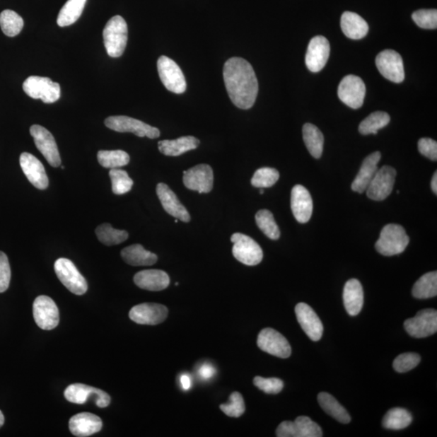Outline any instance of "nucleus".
Masks as SVG:
<instances>
[{
    "label": "nucleus",
    "instance_id": "1",
    "mask_svg": "<svg viewBox=\"0 0 437 437\" xmlns=\"http://www.w3.org/2000/svg\"><path fill=\"white\" fill-rule=\"evenodd\" d=\"M223 80L228 96L237 107L248 110L255 105L259 83L249 62L238 57L229 59L223 66Z\"/></svg>",
    "mask_w": 437,
    "mask_h": 437
},
{
    "label": "nucleus",
    "instance_id": "2",
    "mask_svg": "<svg viewBox=\"0 0 437 437\" xmlns=\"http://www.w3.org/2000/svg\"><path fill=\"white\" fill-rule=\"evenodd\" d=\"M106 52L113 58L124 53L128 39L127 22L121 16H115L105 25L103 30Z\"/></svg>",
    "mask_w": 437,
    "mask_h": 437
},
{
    "label": "nucleus",
    "instance_id": "3",
    "mask_svg": "<svg viewBox=\"0 0 437 437\" xmlns=\"http://www.w3.org/2000/svg\"><path fill=\"white\" fill-rule=\"evenodd\" d=\"M409 242L410 239L403 227L390 223L383 228L375 248L380 255L394 256L402 254L407 247Z\"/></svg>",
    "mask_w": 437,
    "mask_h": 437
},
{
    "label": "nucleus",
    "instance_id": "4",
    "mask_svg": "<svg viewBox=\"0 0 437 437\" xmlns=\"http://www.w3.org/2000/svg\"><path fill=\"white\" fill-rule=\"evenodd\" d=\"M23 91L33 99H41L44 103L57 102L61 96L59 83L53 82L48 77L30 76L23 83Z\"/></svg>",
    "mask_w": 437,
    "mask_h": 437
},
{
    "label": "nucleus",
    "instance_id": "5",
    "mask_svg": "<svg viewBox=\"0 0 437 437\" xmlns=\"http://www.w3.org/2000/svg\"><path fill=\"white\" fill-rule=\"evenodd\" d=\"M54 271L61 283L71 293L77 296L86 293L88 290L86 279L71 260L61 257L54 263Z\"/></svg>",
    "mask_w": 437,
    "mask_h": 437
},
{
    "label": "nucleus",
    "instance_id": "6",
    "mask_svg": "<svg viewBox=\"0 0 437 437\" xmlns=\"http://www.w3.org/2000/svg\"><path fill=\"white\" fill-rule=\"evenodd\" d=\"M231 242L234 244L233 255L240 262L246 266H256L262 262V250L253 238L238 233L233 235Z\"/></svg>",
    "mask_w": 437,
    "mask_h": 437
},
{
    "label": "nucleus",
    "instance_id": "7",
    "mask_svg": "<svg viewBox=\"0 0 437 437\" xmlns=\"http://www.w3.org/2000/svg\"><path fill=\"white\" fill-rule=\"evenodd\" d=\"M105 125L115 132H131L139 137L156 139L161 134L158 128L127 116L109 117L105 120Z\"/></svg>",
    "mask_w": 437,
    "mask_h": 437
},
{
    "label": "nucleus",
    "instance_id": "8",
    "mask_svg": "<svg viewBox=\"0 0 437 437\" xmlns=\"http://www.w3.org/2000/svg\"><path fill=\"white\" fill-rule=\"evenodd\" d=\"M160 79L168 91L177 94L183 93L187 89V81L182 71L175 61L161 56L158 61Z\"/></svg>",
    "mask_w": 437,
    "mask_h": 437
},
{
    "label": "nucleus",
    "instance_id": "9",
    "mask_svg": "<svg viewBox=\"0 0 437 437\" xmlns=\"http://www.w3.org/2000/svg\"><path fill=\"white\" fill-rule=\"evenodd\" d=\"M65 399L76 404H83L93 397L95 403L100 408L107 407L110 404V397L105 391L85 384H71L64 391Z\"/></svg>",
    "mask_w": 437,
    "mask_h": 437
},
{
    "label": "nucleus",
    "instance_id": "10",
    "mask_svg": "<svg viewBox=\"0 0 437 437\" xmlns=\"http://www.w3.org/2000/svg\"><path fill=\"white\" fill-rule=\"evenodd\" d=\"M366 85L361 77L349 75L339 83L338 96L345 105L351 109L361 108L366 97Z\"/></svg>",
    "mask_w": 437,
    "mask_h": 437
},
{
    "label": "nucleus",
    "instance_id": "11",
    "mask_svg": "<svg viewBox=\"0 0 437 437\" xmlns=\"http://www.w3.org/2000/svg\"><path fill=\"white\" fill-rule=\"evenodd\" d=\"M33 317L37 326L45 330L58 327L59 311L55 302L47 296H39L33 302Z\"/></svg>",
    "mask_w": 437,
    "mask_h": 437
},
{
    "label": "nucleus",
    "instance_id": "12",
    "mask_svg": "<svg viewBox=\"0 0 437 437\" xmlns=\"http://www.w3.org/2000/svg\"><path fill=\"white\" fill-rule=\"evenodd\" d=\"M396 170L393 167L385 165L378 169L366 190L367 196L374 201H383L393 192Z\"/></svg>",
    "mask_w": 437,
    "mask_h": 437
},
{
    "label": "nucleus",
    "instance_id": "13",
    "mask_svg": "<svg viewBox=\"0 0 437 437\" xmlns=\"http://www.w3.org/2000/svg\"><path fill=\"white\" fill-rule=\"evenodd\" d=\"M406 332L414 338L429 337L437 332V312L428 309L420 310L414 317L404 322Z\"/></svg>",
    "mask_w": 437,
    "mask_h": 437
},
{
    "label": "nucleus",
    "instance_id": "14",
    "mask_svg": "<svg viewBox=\"0 0 437 437\" xmlns=\"http://www.w3.org/2000/svg\"><path fill=\"white\" fill-rule=\"evenodd\" d=\"M378 69L385 79L402 83L405 79L404 66L401 55L393 49H385L376 58Z\"/></svg>",
    "mask_w": 437,
    "mask_h": 437
},
{
    "label": "nucleus",
    "instance_id": "15",
    "mask_svg": "<svg viewBox=\"0 0 437 437\" xmlns=\"http://www.w3.org/2000/svg\"><path fill=\"white\" fill-rule=\"evenodd\" d=\"M257 346L268 354L279 358H289L291 346L284 335L272 328L263 329L257 340Z\"/></svg>",
    "mask_w": 437,
    "mask_h": 437
},
{
    "label": "nucleus",
    "instance_id": "16",
    "mask_svg": "<svg viewBox=\"0 0 437 437\" xmlns=\"http://www.w3.org/2000/svg\"><path fill=\"white\" fill-rule=\"evenodd\" d=\"M30 134L35 139L37 148L40 151L48 163L52 167H59L61 165V158L52 134L47 129L39 125L32 126Z\"/></svg>",
    "mask_w": 437,
    "mask_h": 437
},
{
    "label": "nucleus",
    "instance_id": "17",
    "mask_svg": "<svg viewBox=\"0 0 437 437\" xmlns=\"http://www.w3.org/2000/svg\"><path fill=\"white\" fill-rule=\"evenodd\" d=\"M213 170L209 165H198L187 171H183L185 187L199 194L211 192L213 188Z\"/></svg>",
    "mask_w": 437,
    "mask_h": 437
},
{
    "label": "nucleus",
    "instance_id": "18",
    "mask_svg": "<svg viewBox=\"0 0 437 437\" xmlns=\"http://www.w3.org/2000/svg\"><path fill=\"white\" fill-rule=\"evenodd\" d=\"M129 317L134 322L156 326L165 320L168 309L161 304L144 303L134 306L129 313Z\"/></svg>",
    "mask_w": 437,
    "mask_h": 437
},
{
    "label": "nucleus",
    "instance_id": "19",
    "mask_svg": "<svg viewBox=\"0 0 437 437\" xmlns=\"http://www.w3.org/2000/svg\"><path fill=\"white\" fill-rule=\"evenodd\" d=\"M330 52V43L323 36L311 39L305 55V64L312 72L320 71L326 66Z\"/></svg>",
    "mask_w": 437,
    "mask_h": 437
},
{
    "label": "nucleus",
    "instance_id": "20",
    "mask_svg": "<svg viewBox=\"0 0 437 437\" xmlns=\"http://www.w3.org/2000/svg\"><path fill=\"white\" fill-rule=\"evenodd\" d=\"M296 319L302 330L312 341H319L322 337L323 325L312 308L305 303H299L295 308Z\"/></svg>",
    "mask_w": 437,
    "mask_h": 437
},
{
    "label": "nucleus",
    "instance_id": "21",
    "mask_svg": "<svg viewBox=\"0 0 437 437\" xmlns=\"http://www.w3.org/2000/svg\"><path fill=\"white\" fill-rule=\"evenodd\" d=\"M20 165L25 175L33 187L39 190L48 187L49 179L42 162L35 156L23 153L20 156Z\"/></svg>",
    "mask_w": 437,
    "mask_h": 437
},
{
    "label": "nucleus",
    "instance_id": "22",
    "mask_svg": "<svg viewBox=\"0 0 437 437\" xmlns=\"http://www.w3.org/2000/svg\"><path fill=\"white\" fill-rule=\"evenodd\" d=\"M291 209L296 220L305 223L310 220L313 214V199L305 187L296 185L291 194Z\"/></svg>",
    "mask_w": 437,
    "mask_h": 437
},
{
    "label": "nucleus",
    "instance_id": "23",
    "mask_svg": "<svg viewBox=\"0 0 437 437\" xmlns=\"http://www.w3.org/2000/svg\"><path fill=\"white\" fill-rule=\"evenodd\" d=\"M156 194L164 209L170 216L182 222H189L190 216L186 207L179 201L177 195L165 183H159L156 187Z\"/></svg>",
    "mask_w": 437,
    "mask_h": 437
},
{
    "label": "nucleus",
    "instance_id": "24",
    "mask_svg": "<svg viewBox=\"0 0 437 437\" xmlns=\"http://www.w3.org/2000/svg\"><path fill=\"white\" fill-rule=\"evenodd\" d=\"M103 429V420L96 414L83 412L72 416L69 421L71 433L78 437L91 436Z\"/></svg>",
    "mask_w": 437,
    "mask_h": 437
},
{
    "label": "nucleus",
    "instance_id": "25",
    "mask_svg": "<svg viewBox=\"0 0 437 437\" xmlns=\"http://www.w3.org/2000/svg\"><path fill=\"white\" fill-rule=\"evenodd\" d=\"M382 158L380 152H375L363 161L360 171L351 184L353 192L362 194L366 192L369 183L378 170V163Z\"/></svg>",
    "mask_w": 437,
    "mask_h": 437
},
{
    "label": "nucleus",
    "instance_id": "26",
    "mask_svg": "<svg viewBox=\"0 0 437 437\" xmlns=\"http://www.w3.org/2000/svg\"><path fill=\"white\" fill-rule=\"evenodd\" d=\"M134 282L139 288L158 291L165 290L170 284L169 274L161 270H145L138 272L134 277Z\"/></svg>",
    "mask_w": 437,
    "mask_h": 437
},
{
    "label": "nucleus",
    "instance_id": "27",
    "mask_svg": "<svg viewBox=\"0 0 437 437\" xmlns=\"http://www.w3.org/2000/svg\"><path fill=\"white\" fill-rule=\"evenodd\" d=\"M343 296L347 313L353 317L358 315L363 305V291L361 282L356 279L349 280L344 286Z\"/></svg>",
    "mask_w": 437,
    "mask_h": 437
},
{
    "label": "nucleus",
    "instance_id": "28",
    "mask_svg": "<svg viewBox=\"0 0 437 437\" xmlns=\"http://www.w3.org/2000/svg\"><path fill=\"white\" fill-rule=\"evenodd\" d=\"M199 144L197 138L182 136L173 140H161L158 143V148L160 152L165 156H178L197 148Z\"/></svg>",
    "mask_w": 437,
    "mask_h": 437
},
{
    "label": "nucleus",
    "instance_id": "29",
    "mask_svg": "<svg viewBox=\"0 0 437 437\" xmlns=\"http://www.w3.org/2000/svg\"><path fill=\"white\" fill-rule=\"evenodd\" d=\"M342 31L353 40H359L367 35L368 25L361 16L355 13L345 12L341 18Z\"/></svg>",
    "mask_w": 437,
    "mask_h": 437
},
{
    "label": "nucleus",
    "instance_id": "30",
    "mask_svg": "<svg viewBox=\"0 0 437 437\" xmlns=\"http://www.w3.org/2000/svg\"><path fill=\"white\" fill-rule=\"evenodd\" d=\"M121 255L127 264L134 267L152 266L158 260V256L152 252L146 250L139 244L132 245L123 249Z\"/></svg>",
    "mask_w": 437,
    "mask_h": 437
},
{
    "label": "nucleus",
    "instance_id": "31",
    "mask_svg": "<svg viewBox=\"0 0 437 437\" xmlns=\"http://www.w3.org/2000/svg\"><path fill=\"white\" fill-rule=\"evenodd\" d=\"M317 401L322 410L327 413L329 416L337 420V421L342 424H349L351 422L349 412L332 395L322 392V393L318 395Z\"/></svg>",
    "mask_w": 437,
    "mask_h": 437
},
{
    "label": "nucleus",
    "instance_id": "32",
    "mask_svg": "<svg viewBox=\"0 0 437 437\" xmlns=\"http://www.w3.org/2000/svg\"><path fill=\"white\" fill-rule=\"evenodd\" d=\"M303 139L311 156L316 159L320 158L324 146V136L322 132L311 123H306L303 127Z\"/></svg>",
    "mask_w": 437,
    "mask_h": 437
},
{
    "label": "nucleus",
    "instance_id": "33",
    "mask_svg": "<svg viewBox=\"0 0 437 437\" xmlns=\"http://www.w3.org/2000/svg\"><path fill=\"white\" fill-rule=\"evenodd\" d=\"M412 295L417 299H428L437 295V272L426 273L418 279L412 289Z\"/></svg>",
    "mask_w": 437,
    "mask_h": 437
},
{
    "label": "nucleus",
    "instance_id": "34",
    "mask_svg": "<svg viewBox=\"0 0 437 437\" xmlns=\"http://www.w3.org/2000/svg\"><path fill=\"white\" fill-rule=\"evenodd\" d=\"M87 0H69L61 8L58 16L57 24L60 27L74 24L81 18Z\"/></svg>",
    "mask_w": 437,
    "mask_h": 437
},
{
    "label": "nucleus",
    "instance_id": "35",
    "mask_svg": "<svg viewBox=\"0 0 437 437\" xmlns=\"http://www.w3.org/2000/svg\"><path fill=\"white\" fill-rule=\"evenodd\" d=\"M412 414L404 408H392L385 414L383 420V427L390 430H401L408 427L412 422Z\"/></svg>",
    "mask_w": 437,
    "mask_h": 437
},
{
    "label": "nucleus",
    "instance_id": "36",
    "mask_svg": "<svg viewBox=\"0 0 437 437\" xmlns=\"http://www.w3.org/2000/svg\"><path fill=\"white\" fill-rule=\"evenodd\" d=\"M390 122V117L385 112H373L361 122L360 127H359V132L363 136H368L371 134H376L380 129L388 126Z\"/></svg>",
    "mask_w": 437,
    "mask_h": 437
},
{
    "label": "nucleus",
    "instance_id": "37",
    "mask_svg": "<svg viewBox=\"0 0 437 437\" xmlns=\"http://www.w3.org/2000/svg\"><path fill=\"white\" fill-rule=\"evenodd\" d=\"M99 164L106 169H120L130 162V156L122 150L99 151L98 153Z\"/></svg>",
    "mask_w": 437,
    "mask_h": 437
},
{
    "label": "nucleus",
    "instance_id": "38",
    "mask_svg": "<svg viewBox=\"0 0 437 437\" xmlns=\"http://www.w3.org/2000/svg\"><path fill=\"white\" fill-rule=\"evenodd\" d=\"M0 27L5 35H18L24 27V20L13 10H4L0 13Z\"/></svg>",
    "mask_w": 437,
    "mask_h": 437
},
{
    "label": "nucleus",
    "instance_id": "39",
    "mask_svg": "<svg viewBox=\"0 0 437 437\" xmlns=\"http://www.w3.org/2000/svg\"><path fill=\"white\" fill-rule=\"evenodd\" d=\"M96 235L100 243L108 246L124 243L129 237L127 231L115 229L107 223L96 228Z\"/></svg>",
    "mask_w": 437,
    "mask_h": 437
},
{
    "label": "nucleus",
    "instance_id": "40",
    "mask_svg": "<svg viewBox=\"0 0 437 437\" xmlns=\"http://www.w3.org/2000/svg\"><path fill=\"white\" fill-rule=\"evenodd\" d=\"M255 220L257 227L272 240H278L280 237L279 228L274 216L270 211L260 210L257 212Z\"/></svg>",
    "mask_w": 437,
    "mask_h": 437
},
{
    "label": "nucleus",
    "instance_id": "41",
    "mask_svg": "<svg viewBox=\"0 0 437 437\" xmlns=\"http://www.w3.org/2000/svg\"><path fill=\"white\" fill-rule=\"evenodd\" d=\"M112 190L115 194H124L132 190L134 182L129 177L127 172L120 169H112L110 171Z\"/></svg>",
    "mask_w": 437,
    "mask_h": 437
},
{
    "label": "nucleus",
    "instance_id": "42",
    "mask_svg": "<svg viewBox=\"0 0 437 437\" xmlns=\"http://www.w3.org/2000/svg\"><path fill=\"white\" fill-rule=\"evenodd\" d=\"M279 178V173L272 168H261L257 170L251 179V184L257 188H269L274 186Z\"/></svg>",
    "mask_w": 437,
    "mask_h": 437
},
{
    "label": "nucleus",
    "instance_id": "43",
    "mask_svg": "<svg viewBox=\"0 0 437 437\" xmlns=\"http://www.w3.org/2000/svg\"><path fill=\"white\" fill-rule=\"evenodd\" d=\"M296 437H321L322 431L317 424L307 416H299L295 420Z\"/></svg>",
    "mask_w": 437,
    "mask_h": 437
},
{
    "label": "nucleus",
    "instance_id": "44",
    "mask_svg": "<svg viewBox=\"0 0 437 437\" xmlns=\"http://www.w3.org/2000/svg\"><path fill=\"white\" fill-rule=\"evenodd\" d=\"M221 411L229 417L238 418L245 412V405L242 395L233 392L229 397V402L221 405Z\"/></svg>",
    "mask_w": 437,
    "mask_h": 437
},
{
    "label": "nucleus",
    "instance_id": "45",
    "mask_svg": "<svg viewBox=\"0 0 437 437\" xmlns=\"http://www.w3.org/2000/svg\"><path fill=\"white\" fill-rule=\"evenodd\" d=\"M412 19L414 23L422 29H436L437 11L436 9L418 10L412 14Z\"/></svg>",
    "mask_w": 437,
    "mask_h": 437
},
{
    "label": "nucleus",
    "instance_id": "46",
    "mask_svg": "<svg viewBox=\"0 0 437 437\" xmlns=\"http://www.w3.org/2000/svg\"><path fill=\"white\" fill-rule=\"evenodd\" d=\"M420 361L421 357L417 353H403L395 359L393 366L397 373H407L416 368Z\"/></svg>",
    "mask_w": 437,
    "mask_h": 437
},
{
    "label": "nucleus",
    "instance_id": "47",
    "mask_svg": "<svg viewBox=\"0 0 437 437\" xmlns=\"http://www.w3.org/2000/svg\"><path fill=\"white\" fill-rule=\"evenodd\" d=\"M256 388L268 395H277L284 389V383L279 378H264L260 376L255 378Z\"/></svg>",
    "mask_w": 437,
    "mask_h": 437
},
{
    "label": "nucleus",
    "instance_id": "48",
    "mask_svg": "<svg viewBox=\"0 0 437 437\" xmlns=\"http://www.w3.org/2000/svg\"><path fill=\"white\" fill-rule=\"evenodd\" d=\"M11 281V268L6 255L0 251V293L6 291Z\"/></svg>",
    "mask_w": 437,
    "mask_h": 437
},
{
    "label": "nucleus",
    "instance_id": "49",
    "mask_svg": "<svg viewBox=\"0 0 437 437\" xmlns=\"http://www.w3.org/2000/svg\"><path fill=\"white\" fill-rule=\"evenodd\" d=\"M418 148L419 153L431 161L437 160V143L430 138H422L419 140Z\"/></svg>",
    "mask_w": 437,
    "mask_h": 437
},
{
    "label": "nucleus",
    "instance_id": "50",
    "mask_svg": "<svg viewBox=\"0 0 437 437\" xmlns=\"http://www.w3.org/2000/svg\"><path fill=\"white\" fill-rule=\"evenodd\" d=\"M278 437H296V429L294 421H284L279 425L276 430Z\"/></svg>",
    "mask_w": 437,
    "mask_h": 437
},
{
    "label": "nucleus",
    "instance_id": "51",
    "mask_svg": "<svg viewBox=\"0 0 437 437\" xmlns=\"http://www.w3.org/2000/svg\"><path fill=\"white\" fill-rule=\"evenodd\" d=\"M216 368L211 363H205L202 364L199 369V375L202 379L209 380L214 376Z\"/></svg>",
    "mask_w": 437,
    "mask_h": 437
},
{
    "label": "nucleus",
    "instance_id": "52",
    "mask_svg": "<svg viewBox=\"0 0 437 437\" xmlns=\"http://www.w3.org/2000/svg\"><path fill=\"white\" fill-rule=\"evenodd\" d=\"M180 383H181L182 388L184 390H189L190 388H192V378H190L189 375L187 374L182 375L180 378Z\"/></svg>",
    "mask_w": 437,
    "mask_h": 437
},
{
    "label": "nucleus",
    "instance_id": "53",
    "mask_svg": "<svg viewBox=\"0 0 437 437\" xmlns=\"http://www.w3.org/2000/svg\"><path fill=\"white\" fill-rule=\"evenodd\" d=\"M431 190H433V193L436 195L437 194V173L436 172L434 173L433 179H431Z\"/></svg>",
    "mask_w": 437,
    "mask_h": 437
},
{
    "label": "nucleus",
    "instance_id": "54",
    "mask_svg": "<svg viewBox=\"0 0 437 437\" xmlns=\"http://www.w3.org/2000/svg\"><path fill=\"white\" fill-rule=\"evenodd\" d=\"M4 424V416L1 411H0V428Z\"/></svg>",
    "mask_w": 437,
    "mask_h": 437
},
{
    "label": "nucleus",
    "instance_id": "55",
    "mask_svg": "<svg viewBox=\"0 0 437 437\" xmlns=\"http://www.w3.org/2000/svg\"><path fill=\"white\" fill-rule=\"evenodd\" d=\"M263 193H264V190H263V189H262V188H261V190H260V194H263Z\"/></svg>",
    "mask_w": 437,
    "mask_h": 437
},
{
    "label": "nucleus",
    "instance_id": "56",
    "mask_svg": "<svg viewBox=\"0 0 437 437\" xmlns=\"http://www.w3.org/2000/svg\"><path fill=\"white\" fill-rule=\"evenodd\" d=\"M179 220H177V218H176L175 220V223H177L178 222Z\"/></svg>",
    "mask_w": 437,
    "mask_h": 437
}]
</instances>
